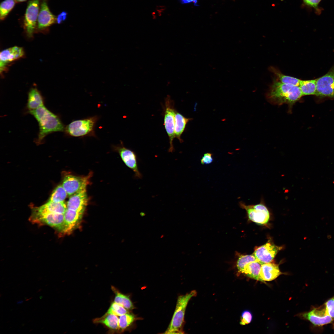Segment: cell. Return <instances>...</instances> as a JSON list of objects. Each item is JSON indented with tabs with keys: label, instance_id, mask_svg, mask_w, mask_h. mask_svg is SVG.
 <instances>
[{
	"label": "cell",
	"instance_id": "6da1fadb",
	"mask_svg": "<svg viewBox=\"0 0 334 334\" xmlns=\"http://www.w3.org/2000/svg\"><path fill=\"white\" fill-rule=\"evenodd\" d=\"M28 112L38 123L39 131L37 137L35 140L37 144L42 143L45 138L49 134L64 131L65 126L59 117L44 105Z\"/></svg>",
	"mask_w": 334,
	"mask_h": 334
},
{
	"label": "cell",
	"instance_id": "7a4b0ae2",
	"mask_svg": "<svg viewBox=\"0 0 334 334\" xmlns=\"http://www.w3.org/2000/svg\"><path fill=\"white\" fill-rule=\"evenodd\" d=\"M303 96L298 86L274 81L267 94L268 101L275 104H287L292 106Z\"/></svg>",
	"mask_w": 334,
	"mask_h": 334
},
{
	"label": "cell",
	"instance_id": "3957f363",
	"mask_svg": "<svg viewBox=\"0 0 334 334\" xmlns=\"http://www.w3.org/2000/svg\"><path fill=\"white\" fill-rule=\"evenodd\" d=\"M99 119V117L95 115L74 120L65 126L64 131L69 136L96 137L95 130Z\"/></svg>",
	"mask_w": 334,
	"mask_h": 334
},
{
	"label": "cell",
	"instance_id": "277c9868",
	"mask_svg": "<svg viewBox=\"0 0 334 334\" xmlns=\"http://www.w3.org/2000/svg\"><path fill=\"white\" fill-rule=\"evenodd\" d=\"M197 295L195 290L191 291L185 295L178 297L175 310L170 323L164 333L166 334L183 333L182 326L186 308L189 301L193 297Z\"/></svg>",
	"mask_w": 334,
	"mask_h": 334
},
{
	"label": "cell",
	"instance_id": "5b68a950",
	"mask_svg": "<svg viewBox=\"0 0 334 334\" xmlns=\"http://www.w3.org/2000/svg\"><path fill=\"white\" fill-rule=\"evenodd\" d=\"M64 215L33 210L30 220L32 223L43 224L54 228L61 233L64 225Z\"/></svg>",
	"mask_w": 334,
	"mask_h": 334
},
{
	"label": "cell",
	"instance_id": "8992f818",
	"mask_svg": "<svg viewBox=\"0 0 334 334\" xmlns=\"http://www.w3.org/2000/svg\"><path fill=\"white\" fill-rule=\"evenodd\" d=\"M240 204L241 207L246 211L250 220L260 225H265L268 223L270 213L265 204L263 198H261L260 202L258 204L247 205L242 202H240Z\"/></svg>",
	"mask_w": 334,
	"mask_h": 334
},
{
	"label": "cell",
	"instance_id": "52a82bcc",
	"mask_svg": "<svg viewBox=\"0 0 334 334\" xmlns=\"http://www.w3.org/2000/svg\"><path fill=\"white\" fill-rule=\"evenodd\" d=\"M175 110L174 102L171 99L170 96L168 95L165 99L164 125L169 138V152H172L174 149L173 141L175 138Z\"/></svg>",
	"mask_w": 334,
	"mask_h": 334
},
{
	"label": "cell",
	"instance_id": "ba28073f",
	"mask_svg": "<svg viewBox=\"0 0 334 334\" xmlns=\"http://www.w3.org/2000/svg\"><path fill=\"white\" fill-rule=\"evenodd\" d=\"M40 0H30L28 2L24 19V27L27 36L32 37L37 26Z\"/></svg>",
	"mask_w": 334,
	"mask_h": 334
},
{
	"label": "cell",
	"instance_id": "9c48e42d",
	"mask_svg": "<svg viewBox=\"0 0 334 334\" xmlns=\"http://www.w3.org/2000/svg\"><path fill=\"white\" fill-rule=\"evenodd\" d=\"M302 317L310 322L315 327L321 328L329 324H333V320L328 314L324 304L314 307L310 311L302 314Z\"/></svg>",
	"mask_w": 334,
	"mask_h": 334
},
{
	"label": "cell",
	"instance_id": "30bf717a",
	"mask_svg": "<svg viewBox=\"0 0 334 334\" xmlns=\"http://www.w3.org/2000/svg\"><path fill=\"white\" fill-rule=\"evenodd\" d=\"M92 173H90L84 176H79L72 175L66 176L63 180L62 186L67 195L71 196L85 188L89 183Z\"/></svg>",
	"mask_w": 334,
	"mask_h": 334
},
{
	"label": "cell",
	"instance_id": "8fae6325",
	"mask_svg": "<svg viewBox=\"0 0 334 334\" xmlns=\"http://www.w3.org/2000/svg\"><path fill=\"white\" fill-rule=\"evenodd\" d=\"M316 96L334 98V67L327 74L316 79Z\"/></svg>",
	"mask_w": 334,
	"mask_h": 334
},
{
	"label": "cell",
	"instance_id": "7c38bea8",
	"mask_svg": "<svg viewBox=\"0 0 334 334\" xmlns=\"http://www.w3.org/2000/svg\"><path fill=\"white\" fill-rule=\"evenodd\" d=\"M113 148L118 153L126 165L134 172L135 177L141 178L142 175L139 169L137 156L135 152L124 147L122 142L120 145L114 146Z\"/></svg>",
	"mask_w": 334,
	"mask_h": 334
},
{
	"label": "cell",
	"instance_id": "4fadbf2b",
	"mask_svg": "<svg viewBox=\"0 0 334 334\" xmlns=\"http://www.w3.org/2000/svg\"><path fill=\"white\" fill-rule=\"evenodd\" d=\"M282 246L275 245L270 242L255 248L253 255L262 264L271 263Z\"/></svg>",
	"mask_w": 334,
	"mask_h": 334
},
{
	"label": "cell",
	"instance_id": "5bb4252c",
	"mask_svg": "<svg viewBox=\"0 0 334 334\" xmlns=\"http://www.w3.org/2000/svg\"><path fill=\"white\" fill-rule=\"evenodd\" d=\"M56 21V17L50 11L47 0H41L38 16L37 28L42 30L49 27Z\"/></svg>",
	"mask_w": 334,
	"mask_h": 334
},
{
	"label": "cell",
	"instance_id": "9a60e30c",
	"mask_svg": "<svg viewBox=\"0 0 334 334\" xmlns=\"http://www.w3.org/2000/svg\"><path fill=\"white\" fill-rule=\"evenodd\" d=\"M24 55L22 48L15 46L4 49L0 54V67L1 73L5 70L7 64L12 61L19 59Z\"/></svg>",
	"mask_w": 334,
	"mask_h": 334
},
{
	"label": "cell",
	"instance_id": "2e32d148",
	"mask_svg": "<svg viewBox=\"0 0 334 334\" xmlns=\"http://www.w3.org/2000/svg\"><path fill=\"white\" fill-rule=\"evenodd\" d=\"M88 201L85 188L70 196L67 203V208L84 212Z\"/></svg>",
	"mask_w": 334,
	"mask_h": 334
},
{
	"label": "cell",
	"instance_id": "e0dca14e",
	"mask_svg": "<svg viewBox=\"0 0 334 334\" xmlns=\"http://www.w3.org/2000/svg\"><path fill=\"white\" fill-rule=\"evenodd\" d=\"M282 274L278 265L271 262L263 264L260 272L261 281L273 280Z\"/></svg>",
	"mask_w": 334,
	"mask_h": 334
},
{
	"label": "cell",
	"instance_id": "ac0fdd59",
	"mask_svg": "<svg viewBox=\"0 0 334 334\" xmlns=\"http://www.w3.org/2000/svg\"><path fill=\"white\" fill-rule=\"evenodd\" d=\"M95 323H100L104 325L109 329V333H118L119 329L118 316L105 313L103 316L93 319Z\"/></svg>",
	"mask_w": 334,
	"mask_h": 334
},
{
	"label": "cell",
	"instance_id": "d6986e66",
	"mask_svg": "<svg viewBox=\"0 0 334 334\" xmlns=\"http://www.w3.org/2000/svg\"><path fill=\"white\" fill-rule=\"evenodd\" d=\"M44 98L40 92L36 88H31L28 93L26 106L28 111L34 110L44 106Z\"/></svg>",
	"mask_w": 334,
	"mask_h": 334
},
{
	"label": "cell",
	"instance_id": "ffe728a7",
	"mask_svg": "<svg viewBox=\"0 0 334 334\" xmlns=\"http://www.w3.org/2000/svg\"><path fill=\"white\" fill-rule=\"evenodd\" d=\"M67 204L64 201L54 202L48 201L45 204L33 210L38 212H49L64 214L67 209Z\"/></svg>",
	"mask_w": 334,
	"mask_h": 334
},
{
	"label": "cell",
	"instance_id": "44dd1931",
	"mask_svg": "<svg viewBox=\"0 0 334 334\" xmlns=\"http://www.w3.org/2000/svg\"><path fill=\"white\" fill-rule=\"evenodd\" d=\"M192 118H186L177 111L175 112L174 135L180 143L183 140L181 138L182 135L184 131L187 123Z\"/></svg>",
	"mask_w": 334,
	"mask_h": 334
},
{
	"label": "cell",
	"instance_id": "7402d4cb",
	"mask_svg": "<svg viewBox=\"0 0 334 334\" xmlns=\"http://www.w3.org/2000/svg\"><path fill=\"white\" fill-rule=\"evenodd\" d=\"M262 264L258 260L251 262L245 267L243 273L250 278L261 281L260 272Z\"/></svg>",
	"mask_w": 334,
	"mask_h": 334
},
{
	"label": "cell",
	"instance_id": "603a6c76",
	"mask_svg": "<svg viewBox=\"0 0 334 334\" xmlns=\"http://www.w3.org/2000/svg\"><path fill=\"white\" fill-rule=\"evenodd\" d=\"M111 288L115 294L113 302L121 305L128 310L134 308L133 303L128 296L121 293L114 286H112Z\"/></svg>",
	"mask_w": 334,
	"mask_h": 334
},
{
	"label": "cell",
	"instance_id": "cb8c5ba5",
	"mask_svg": "<svg viewBox=\"0 0 334 334\" xmlns=\"http://www.w3.org/2000/svg\"><path fill=\"white\" fill-rule=\"evenodd\" d=\"M299 87L302 96L315 95L316 91V79L301 80Z\"/></svg>",
	"mask_w": 334,
	"mask_h": 334
},
{
	"label": "cell",
	"instance_id": "d4e9b609",
	"mask_svg": "<svg viewBox=\"0 0 334 334\" xmlns=\"http://www.w3.org/2000/svg\"><path fill=\"white\" fill-rule=\"evenodd\" d=\"M272 71L277 78V80L283 84L299 86L301 79L285 75L276 69H272Z\"/></svg>",
	"mask_w": 334,
	"mask_h": 334
},
{
	"label": "cell",
	"instance_id": "484cf974",
	"mask_svg": "<svg viewBox=\"0 0 334 334\" xmlns=\"http://www.w3.org/2000/svg\"><path fill=\"white\" fill-rule=\"evenodd\" d=\"M119 329L118 333L123 332L130 326L135 320L134 315L128 313L118 316Z\"/></svg>",
	"mask_w": 334,
	"mask_h": 334
},
{
	"label": "cell",
	"instance_id": "4316f807",
	"mask_svg": "<svg viewBox=\"0 0 334 334\" xmlns=\"http://www.w3.org/2000/svg\"><path fill=\"white\" fill-rule=\"evenodd\" d=\"M67 195V193L62 185H59L54 190L49 201L54 202H63Z\"/></svg>",
	"mask_w": 334,
	"mask_h": 334
},
{
	"label": "cell",
	"instance_id": "83f0119b",
	"mask_svg": "<svg viewBox=\"0 0 334 334\" xmlns=\"http://www.w3.org/2000/svg\"><path fill=\"white\" fill-rule=\"evenodd\" d=\"M15 0H5L2 2L0 6V19L4 20L14 7Z\"/></svg>",
	"mask_w": 334,
	"mask_h": 334
},
{
	"label": "cell",
	"instance_id": "f1b7e54d",
	"mask_svg": "<svg viewBox=\"0 0 334 334\" xmlns=\"http://www.w3.org/2000/svg\"><path fill=\"white\" fill-rule=\"evenodd\" d=\"M258 260L253 255H241L238 259L236 266L239 272L243 273L245 267L249 263Z\"/></svg>",
	"mask_w": 334,
	"mask_h": 334
},
{
	"label": "cell",
	"instance_id": "f546056e",
	"mask_svg": "<svg viewBox=\"0 0 334 334\" xmlns=\"http://www.w3.org/2000/svg\"><path fill=\"white\" fill-rule=\"evenodd\" d=\"M127 310L121 305L113 302L106 313L120 316L128 313Z\"/></svg>",
	"mask_w": 334,
	"mask_h": 334
},
{
	"label": "cell",
	"instance_id": "4dcf8cb0",
	"mask_svg": "<svg viewBox=\"0 0 334 334\" xmlns=\"http://www.w3.org/2000/svg\"><path fill=\"white\" fill-rule=\"evenodd\" d=\"M324 304L328 314L333 320L332 325L334 329V296L328 300Z\"/></svg>",
	"mask_w": 334,
	"mask_h": 334
},
{
	"label": "cell",
	"instance_id": "1f68e13d",
	"mask_svg": "<svg viewBox=\"0 0 334 334\" xmlns=\"http://www.w3.org/2000/svg\"><path fill=\"white\" fill-rule=\"evenodd\" d=\"M253 319L252 313L249 310H245L241 313L240 324L244 325L250 323Z\"/></svg>",
	"mask_w": 334,
	"mask_h": 334
},
{
	"label": "cell",
	"instance_id": "d6a6232c",
	"mask_svg": "<svg viewBox=\"0 0 334 334\" xmlns=\"http://www.w3.org/2000/svg\"><path fill=\"white\" fill-rule=\"evenodd\" d=\"M213 159L212 154L209 153H205L201 159L202 164H208L211 163L213 161Z\"/></svg>",
	"mask_w": 334,
	"mask_h": 334
},
{
	"label": "cell",
	"instance_id": "836d02e7",
	"mask_svg": "<svg viewBox=\"0 0 334 334\" xmlns=\"http://www.w3.org/2000/svg\"><path fill=\"white\" fill-rule=\"evenodd\" d=\"M67 13L63 11L58 14L56 17V22L58 24H60L64 21L67 18Z\"/></svg>",
	"mask_w": 334,
	"mask_h": 334
},
{
	"label": "cell",
	"instance_id": "e575fe53",
	"mask_svg": "<svg viewBox=\"0 0 334 334\" xmlns=\"http://www.w3.org/2000/svg\"><path fill=\"white\" fill-rule=\"evenodd\" d=\"M321 0H303L304 3L307 5L313 7L315 9L317 8Z\"/></svg>",
	"mask_w": 334,
	"mask_h": 334
},
{
	"label": "cell",
	"instance_id": "d590c367",
	"mask_svg": "<svg viewBox=\"0 0 334 334\" xmlns=\"http://www.w3.org/2000/svg\"><path fill=\"white\" fill-rule=\"evenodd\" d=\"M16 2H22L25 1L27 0H15Z\"/></svg>",
	"mask_w": 334,
	"mask_h": 334
},
{
	"label": "cell",
	"instance_id": "8d00e7d4",
	"mask_svg": "<svg viewBox=\"0 0 334 334\" xmlns=\"http://www.w3.org/2000/svg\"><path fill=\"white\" fill-rule=\"evenodd\" d=\"M23 302V301L19 300V301L17 302V304H21V303H22Z\"/></svg>",
	"mask_w": 334,
	"mask_h": 334
},
{
	"label": "cell",
	"instance_id": "74e56055",
	"mask_svg": "<svg viewBox=\"0 0 334 334\" xmlns=\"http://www.w3.org/2000/svg\"><path fill=\"white\" fill-rule=\"evenodd\" d=\"M32 298V297H31V298H28V299H26V301H28V300H29V299H31V298Z\"/></svg>",
	"mask_w": 334,
	"mask_h": 334
},
{
	"label": "cell",
	"instance_id": "f35d334b",
	"mask_svg": "<svg viewBox=\"0 0 334 334\" xmlns=\"http://www.w3.org/2000/svg\"><path fill=\"white\" fill-rule=\"evenodd\" d=\"M41 289H40V290H39L38 291V292H39V291H41Z\"/></svg>",
	"mask_w": 334,
	"mask_h": 334
}]
</instances>
